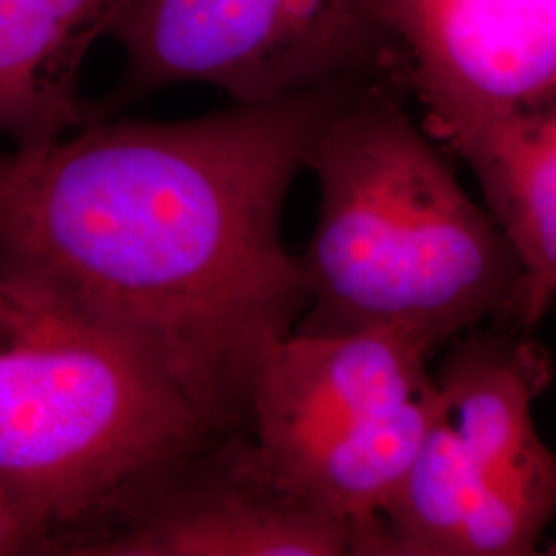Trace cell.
<instances>
[{"label": "cell", "mask_w": 556, "mask_h": 556, "mask_svg": "<svg viewBox=\"0 0 556 556\" xmlns=\"http://www.w3.org/2000/svg\"><path fill=\"white\" fill-rule=\"evenodd\" d=\"M556 505L489 477L439 418L378 517L376 556H528Z\"/></svg>", "instance_id": "cell-8"}, {"label": "cell", "mask_w": 556, "mask_h": 556, "mask_svg": "<svg viewBox=\"0 0 556 556\" xmlns=\"http://www.w3.org/2000/svg\"><path fill=\"white\" fill-rule=\"evenodd\" d=\"M245 433L217 435L139 478L59 555L358 556L357 532L287 493Z\"/></svg>", "instance_id": "cell-5"}, {"label": "cell", "mask_w": 556, "mask_h": 556, "mask_svg": "<svg viewBox=\"0 0 556 556\" xmlns=\"http://www.w3.org/2000/svg\"><path fill=\"white\" fill-rule=\"evenodd\" d=\"M124 73L100 105H126L184 83L236 103L278 100L324 83L394 80L374 0H128L112 34Z\"/></svg>", "instance_id": "cell-4"}, {"label": "cell", "mask_w": 556, "mask_h": 556, "mask_svg": "<svg viewBox=\"0 0 556 556\" xmlns=\"http://www.w3.org/2000/svg\"><path fill=\"white\" fill-rule=\"evenodd\" d=\"M365 79L0 153V268L118 338L217 433L248 429L262 358L307 309L287 197Z\"/></svg>", "instance_id": "cell-1"}, {"label": "cell", "mask_w": 556, "mask_h": 556, "mask_svg": "<svg viewBox=\"0 0 556 556\" xmlns=\"http://www.w3.org/2000/svg\"><path fill=\"white\" fill-rule=\"evenodd\" d=\"M217 435L118 338L0 268V486L50 555L126 486Z\"/></svg>", "instance_id": "cell-3"}, {"label": "cell", "mask_w": 556, "mask_h": 556, "mask_svg": "<svg viewBox=\"0 0 556 556\" xmlns=\"http://www.w3.org/2000/svg\"><path fill=\"white\" fill-rule=\"evenodd\" d=\"M394 79L445 149L556 103V0H374Z\"/></svg>", "instance_id": "cell-6"}, {"label": "cell", "mask_w": 556, "mask_h": 556, "mask_svg": "<svg viewBox=\"0 0 556 556\" xmlns=\"http://www.w3.org/2000/svg\"><path fill=\"white\" fill-rule=\"evenodd\" d=\"M443 415L433 379L422 394L324 439L270 477L312 509L349 523L358 556H376L379 514Z\"/></svg>", "instance_id": "cell-12"}, {"label": "cell", "mask_w": 556, "mask_h": 556, "mask_svg": "<svg viewBox=\"0 0 556 556\" xmlns=\"http://www.w3.org/2000/svg\"><path fill=\"white\" fill-rule=\"evenodd\" d=\"M128 0H0V135L15 149L60 139L101 118L80 96L91 48Z\"/></svg>", "instance_id": "cell-10"}, {"label": "cell", "mask_w": 556, "mask_h": 556, "mask_svg": "<svg viewBox=\"0 0 556 556\" xmlns=\"http://www.w3.org/2000/svg\"><path fill=\"white\" fill-rule=\"evenodd\" d=\"M477 179L482 204L519 264L507 319L532 330L556 303V103L447 147Z\"/></svg>", "instance_id": "cell-11"}, {"label": "cell", "mask_w": 556, "mask_h": 556, "mask_svg": "<svg viewBox=\"0 0 556 556\" xmlns=\"http://www.w3.org/2000/svg\"><path fill=\"white\" fill-rule=\"evenodd\" d=\"M402 98L388 77L361 80L319 132L295 330H390L433 357L484 319H507L519 264Z\"/></svg>", "instance_id": "cell-2"}, {"label": "cell", "mask_w": 556, "mask_h": 556, "mask_svg": "<svg viewBox=\"0 0 556 556\" xmlns=\"http://www.w3.org/2000/svg\"><path fill=\"white\" fill-rule=\"evenodd\" d=\"M431 355L390 330L280 338L252 383L248 433L268 472L431 388Z\"/></svg>", "instance_id": "cell-7"}, {"label": "cell", "mask_w": 556, "mask_h": 556, "mask_svg": "<svg viewBox=\"0 0 556 556\" xmlns=\"http://www.w3.org/2000/svg\"><path fill=\"white\" fill-rule=\"evenodd\" d=\"M546 555L556 556V540H555V542H551V546H548V551H546Z\"/></svg>", "instance_id": "cell-14"}, {"label": "cell", "mask_w": 556, "mask_h": 556, "mask_svg": "<svg viewBox=\"0 0 556 556\" xmlns=\"http://www.w3.org/2000/svg\"><path fill=\"white\" fill-rule=\"evenodd\" d=\"M450 344L433 379L466 456L484 475L556 503V454L534 420L553 379L544 349L528 338L477 328Z\"/></svg>", "instance_id": "cell-9"}, {"label": "cell", "mask_w": 556, "mask_h": 556, "mask_svg": "<svg viewBox=\"0 0 556 556\" xmlns=\"http://www.w3.org/2000/svg\"><path fill=\"white\" fill-rule=\"evenodd\" d=\"M50 555L48 538L0 486V556Z\"/></svg>", "instance_id": "cell-13"}]
</instances>
